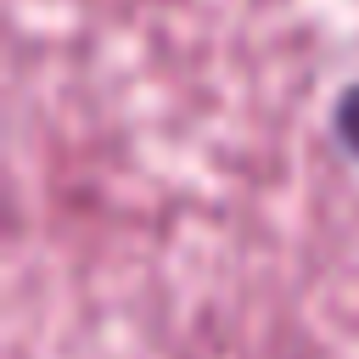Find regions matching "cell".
Masks as SVG:
<instances>
[{"label": "cell", "instance_id": "obj_1", "mask_svg": "<svg viewBox=\"0 0 359 359\" xmlns=\"http://www.w3.org/2000/svg\"><path fill=\"white\" fill-rule=\"evenodd\" d=\"M331 123H337V140L359 157V84H353V90H342V101H337Z\"/></svg>", "mask_w": 359, "mask_h": 359}]
</instances>
